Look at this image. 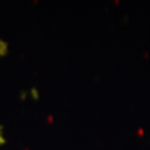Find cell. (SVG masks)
I'll return each instance as SVG.
<instances>
[{
    "label": "cell",
    "mask_w": 150,
    "mask_h": 150,
    "mask_svg": "<svg viewBox=\"0 0 150 150\" xmlns=\"http://www.w3.org/2000/svg\"><path fill=\"white\" fill-rule=\"evenodd\" d=\"M8 54V43L0 39V57H5Z\"/></svg>",
    "instance_id": "obj_1"
},
{
    "label": "cell",
    "mask_w": 150,
    "mask_h": 150,
    "mask_svg": "<svg viewBox=\"0 0 150 150\" xmlns=\"http://www.w3.org/2000/svg\"><path fill=\"white\" fill-rule=\"evenodd\" d=\"M30 95H31L33 100H38V99L40 98V95H39V91L37 90V88H31V90H30Z\"/></svg>",
    "instance_id": "obj_2"
},
{
    "label": "cell",
    "mask_w": 150,
    "mask_h": 150,
    "mask_svg": "<svg viewBox=\"0 0 150 150\" xmlns=\"http://www.w3.org/2000/svg\"><path fill=\"white\" fill-rule=\"evenodd\" d=\"M6 144V139L4 137V126L0 125V146H4Z\"/></svg>",
    "instance_id": "obj_3"
}]
</instances>
